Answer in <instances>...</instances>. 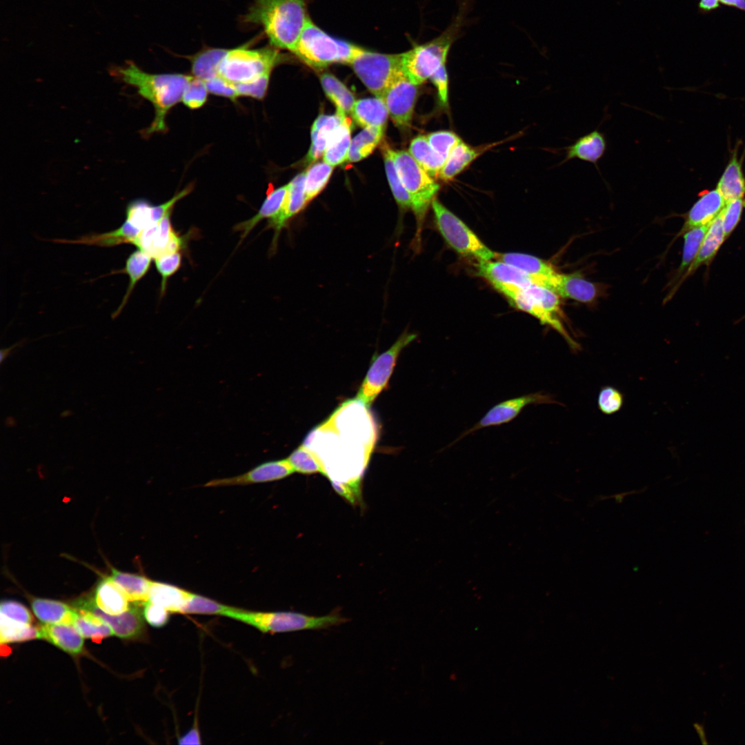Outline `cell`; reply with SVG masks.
I'll return each mask as SVG.
<instances>
[{"label":"cell","mask_w":745,"mask_h":745,"mask_svg":"<svg viewBox=\"0 0 745 745\" xmlns=\"http://www.w3.org/2000/svg\"><path fill=\"white\" fill-rule=\"evenodd\" d=\"M112 74L123 83L133 86L138 94L149 101L155 109V118L143 131L144 137L167 130L166 117L168 111L181 101L183 94L192 76L183 74H151L140 69L133 61L115 67Z\"/></svg>","instance_id":"obj_1"},{"label":"cell","mask_w":745,"mask_h":745,"mask_svg":"<svg viewBox=\"0 0 745 745\" xmlns=\"http://www.w3.org/2000/svg\"><path fill=\"white\" fill-rule=\"evenodd\" d=\"M309 1L252 0L244 21L261 26L272 46L293 53L309 19Z\"/></svg>","instance_id":"obj_2"},{"label":"cell","mask_w":745,"mask_h":745,"mask_svg":"<svg viewBox=\"0 0 745 745\" xmlns=\"http://www.w3.org/2000/svg\"><path fill=\"white\" fill-rule=\"evenodd\" d=\"M255 627L262 633H279L321 630L340 625L347 619L337 613L313 616L297 612H256L229 606L224 615Z\"/></svg>","instance_id":"obj_3"},{"label":"cell","mask_w":745,"mask_h":745,"mask_svg":"<svg viewBox=\"0 0 745 745\" xmlns=\"http://www.w3.org/2000/svg\"><path fill=\"white\" fill-rule=\"evenodd\" d=\"M362 49L330 36L309 17L293 54L308 66L322 69L337 63L350 65Z\"/></svg>","instance_id":"obj_4"},{"label":"cell","mask_w":745,"mask_h":745,"mask_svg":"<svg viewBox=\"0 0 745 745\" xmlns=\"http://www.w3.org/2000/svg\"><path fill=\"white\" fill-rule=\"evenodd\" d=\"M463 19V15H457L439 37L400 54L403 71L414 84L423 83L446 66L450 48L459 32Z\"/></svg>","instance_id":"obj_5"},{"label":"cell","mask_w":745,"mask_h":745,"mask_svg":"<svg viewBox=\"0 0 745 745\" xmlns=\"http://www.w3.org/2000/svg\"><path fill=\"white\" fill-rule=\"evenodd\" d=\"M279 50L272 46L259 49L246 46L228 49L219 65V75L230 83L237 84L271 73L282 60Z\"/></svg>","instance_id":"obj_6"},{"label":"cell","mask_w":745,"mask_h":745,"mask_svg":"<svg viewBox=\"0 0 745 745\" xmlns=\"http://www.w3.org/2000/svg\"><path fill=\"white\" fill-rule=\"evenodd\" d=\"M395 167L405 189L409 194L418 227L439 190V184L412 157L408 150L392 151Z\"/></svg>","instance_id":"obj_7"},{"label":"cell","mask_w":745,"mask_h":745,"mask_svg":"<svg viewBox=\"0 0 745 745\" xmlns=\"http://www.w3.org/2000/svg\"><path fill=\"white\" fill-rule=\"evenodd\" d=\"M437 228L457 253L477 260L495 259L496 253L486 246L468 226L435 198L431 203Z\"/></svg>","instance_id":"obj_8"},{"label":"cell","mask_w":745,"mask_h":745,"mask_svg":"<svg viewBox=\"0 0 745 745\" xmlns=\"http://www.w3.org/2000/svg\"><path fill=\"white\" fill-rule=\"evenodd\" d=\"M350 65L369 91L381 99L393 81L403 72L400 54H382L365 49Z\"/></svg>","instance_id":"obj_9"},{"label":"cell","mask_w":745,"mask_h":745,"mask_svg":"<svg viewBox=\"0 0 745 745\" xmlns=\"http://www.w3.org/2000/svg\"><path fill=\"white\" fill-rule=\"evenodd\" d=\"M417 335L404 332L386 351L372 361L358 390L356 399L369 407L386 388L401 350L414 341Z\"/></svg>","instance_id":"obj_10"},{"label":"cell","mask_w":745,"mask_h":745,"mask_svg":"<svg viewBox=\"0 0 745 745\" xmlns=\"http://www.w3.org/2000/svg\"><path fill=\"white\" fill-rule=\"evenodd\" d=\"M172 210L159 222L143 228L138 235L134 245L149 254L152 259L165 253L181 251L188 243L191 232L179 236L174 230L170 220Z\"/></svg>","instance_id":"obj_11"},{"label":"cell","mask_w":745,"mask_h":745,"mask_svg":"<svg viewBox=\"0 0 745 745\" xmlns=\"http://www.w3.org/2000/svg\"><path fill=\"white\" fill-rule=\"evenodd\" d=\"M74 608L91 613L107 623L115 635L126 639H136L146 633L144 617L138 604L119 615H110L100 609L93 599L83 598L74 603Z\"/></svg>","instance_id":"obj_12"},{"label":"cell","mask_w":745,"mask_h":745,"mask_svg":"<svg viewBox=\"0 0 745 745\" xmlns=\"http://www.w3.org/2000/svg\"><path fill=\"white\" fill-rule=\"evenodd\" d=\"M417 97V86L403 71L386 90L384 101L395 125L401 129L410 126Z\"/></svg>","instance_id":"obj_13"},{"label":"cell","mask_w":745,"mask_h":745,"mask_svg":"<svg viewBox=\"0 0 745 745\" xmlns=\"http://www.w3.org/2000/svg\"><path fill=\"white\" fill-rule=\"evenodd\" d=\"M556 403L550 395L543 393H529L505 400L493 406L479 421L461 435L455 441L482 428L508 423L516 418L527 406Z\"/></svg>","instance_id":"obj_14"},{"label":"cell","mask_w":745,"mask_h":745,"mask_svg":"<svg viewBox=\"0 0 745 745\" xmlns=\"http://www.w3.org/2000/svg\"><path fill=\"white\" fill-rule=\"evenodd\" d=\"M494 287L504 295L516 308L533 315L542 324L548 325L558 332L574 350L579 348L578 344L570 336L556 315L542 308L522 289L508 285H495Z\"/></svg>","instance_id":"obj_15"},{"label":"cell","mask_w":745,"mask_h":745,"mask_svg":"<svg viewBox=\"0 0 745 745\" xmlns=\"http://www.w3.org/2000/svg\"><path fill=\"white\" fill-rule=\"evenodd\" d=\"M306 173V172H302L298 174L288 183L287 196L281 211L268 221L266 229L272 228L275 232L271 249H275L276 247L279 233L283 228L308 203L305 190Z\"/></svg>","instance_id":"obj_16"},{"label":"cell","mask_w":745,"mask_h":745,"mask_svg":"<svg viewBox=\"0 0 745 745\" xmlns=\"http://www.w3.org/2000/svg\"><path fill=\"white\" fill-rule=\"evenodd\" d=\"M295 472L287 459L270 461L235 477L212 480L206 486H223L262 483L283 479Z\"/></svg>","instance_id":"obj_17"},{"label":"cell","mask_w":745,"mask_h":745,"mask_svg":"<svg viewBox=\"0 0 745 745\" xmlns=\"http://www.w3.org/2000/svg\"><path fill=\"white\" fill-rule=\"evenodd\" d=\"M606 150L607 141L605 135L596 128L578 137L573 143L562 148L564 159L559 165L573 159H577L593 164L600 174L598 163L604 156Z\"/></svg>","instance_id":"obj_18"},{"label":"cell","mask_w":745,"mask_h":745,"mask_svg":"<svg viewBox=\"0 0 745 745\" xmlns=\"http://www.w3.org/2000/svg\"><path fill=\"white\" fill-rule=\"evenodd\" d=\"M476 269L478 275L493 286L508 285L524 288L531 284H537L535 279L525 272L497 259L478 260Z\"/></svg>","instance_id":"obj_19"},{"label":"cell","mask_w":745,"mask_h":745,"mask_svg":"<svg viewBox=\"0 0 745 745\" xmlns=\"http://www.w3.org/2000/svg\"><path fill=\"white\" fill-rule=\"evenodd\" d=\"M549 289L560 297L571 299L582 303L593 301L599 293L596 284L575 273L557 272L551 279Z\"/></svg>","instance_id":"obj_20"},{"label":"cell","mask_w":745,"mask_h":745,"mask_svg":"<svg viewBox=\"0 0 745 745\" xmlns=\"http://www.w3.org/2000/svg\"><path fill=\"white\" fill-rule=\"evenodd\" d=\"M725 204L724 199L717 189L702 194L688 212L680 233L709 224L720 213Z\"/></svg>","instance_id":"obj_21"},{"label":"cell","mask_w":745,"mask_h":745,"mask_svg":"<svg viewBox=\"0 0 745 745\" xmlns=\"http://www.w3.org/2000/svg\"><path fill=\"white\" fill-rule=\"evenodd\" d=\"M495 259L518 268L535 279L538 285L547 288L551 278L557 272L546 261L527 254L496 253Z\"/></svg>","instance_id":"obj_22"},{"label":"cell","mask_w":745,"mask_h":745,"mask_svg":"<svg viewBox=\"0 0 745 745\" xmlns=\"http://www.w3.org/2000/svg\"><path fill=\"white\" fill-rule=\"evenodd\" d=\"M346 115H319L311 128V145L306 155L308 163H313L323 155L336 129L341 124Z\"/></svg>","instance_id":"obj_23"},{"label":"cell","mask_w":745,"mask_h":745,"mask_svg":"<svg viewBox=\"0 0 745 745\" xmlns=\"http://www.w3.org/2000/svg\"><path fill=\"white\" fill-rule=\"evenodd\" d=\"M40 639H45L62 650L77 655L83 649V638L73 624H52L39 626Z\"/></svg>","instance_id":"obj_24"},{"label":"cell","mask_w":745,"mask_h":745,"mask_svg":"<svg viewBox=\"0 0 745 745\" xmlns=\"http://www.w3.org/2000/svg\"><path fill=\"white\" fill-rule=\"evenodd\" d=\"M495 145L496 143H492L474 148L461 141L450 152L438 177L444 181L453 179L479 155Z\"/></svg>","instance_id":"obj_25"},{"label":"cell","mask_w":745,"mask_h":745,"mask_svg":"<svg viewBox=\"0 0 745 745\" xmlns=\"http://www.w3.org/2000/svg\"><path fill=\"white\" fill-rule=\"evenodd\" d=\"M93 600L100 609L110 615L123 613L131 606L126 593L110 577L99 582Z\"/></svg>","instance_id":"obj_26"},{"label":"cell","mask_w":745,"mask_h":745,"mask_svg":"<svg viewBox=\"0 0 745 745\" xmlns=\"http://www.w3.org/2000/svg\"><path fill=\"white\" fill-rule=\"evenodd\" d=\"M350 115L360 126L386 129L388 111L383 99L376 97L356 100Z\"/></svg>","instance_id":"obj_27"},{"label":"cell","mask_w":745,"mask_h":745,"mask_svg":"<svg viewBox=\"0 0 745 745\" xmlns=\"http://www.w3.org/2000/svg\"><path fill=\"white\" fill-rule=\"evenodd\" d=\"M288 183L279 187L269 193L259 208L258 212L252 218L238 223L234 226V230L241 232V241L244 240L256 225L264 219H271L281 210L287 196Z\"/></svg>","instance_id":"obj_28"},{"label":"cell","mask_w":745,"mask_h":745,"mask_svg":"<svg viewBox=\"0 0 745 745\" xmlns=\"http://www.w3.org/2000/svg\"><path fill=\"white\" fill-rule=\"evenodd\" d=\"M190 593L174 585L152 581L148 600L170 613H181Z\"/></svg>","instance_id":"obj_29"},{"label":"cell","mask_w":745,"mask_h":745,"mask_svg":"<svg viewBox=\"0 0 745 745\" xmlns=\"http://www.w3.org/2000/svg\"><path fill=\"white\" fill-rule=\"evenodd\" d=\"M725 238L720 212L711 222L699 250L686 270L685 276L695 272L700 266L708 264L716 255Z\"/></svg>","instance_id":"obj_30"},{"label":"cell","mask_w":745,"mask_h":745,"mask_svg":"<svg viewBox=\"0 0 745 745\" xmlns=\"http://www.w3.org/2000/svg\"><path fill=\"white\" fill-rule=\"evenodd\" d=\"M717 190L722 196L725 202L743 198L745 194V179L742 165L735 150L726 168L720 177Z\"/></svg>","instance_id":"obj_31"},{"label":"cell","mask_w":745,"mask_h":745,"mask_svg":"<svg viewBox=\"0 0 745 745\" xmlns=\"http://www.w3.org/2000/svg\"><path fill=\"white\" fill-rule=\"evenodd\" d=\"M32 608L36 617L43 623L72 624L77 610L68 604L52 599L34 598Z\"/></svg>","instance_id":"obj_32"},{"label":"cell","mask_w":745,"mask_h":745,"mask_svg":"<svg viewBox=\"0 0 745 745\" xmlns=\"http://www.w3.org/2000/svg\"><path fill=\"white\" fill-rule=\"evenodd\" d=\"M228 49L209 48L191 56L192 76L204 81L219 75V65Z\"/></svg>","instance_id":"obj_33"},{"label":"cell","mask_w":745,"mask_h":745,"mask_svg":"<svg viewBox=\"0 0 745 745\" xmlns=\"http://www.w3.org/2000/svg\"><path fill=\"white\" fill-rule=\"evenodd\" d=\"M351 122L346 117L333 132L323 154V161L332 166L346 162L351 143Z\"/></svg>","instance_id":"obj_34"},{"label":"cell","mask_w":745,"mask_h":745,"mask_svg":"<svg viewBox=\"0 0 745 745\" xmlns=\"http://www.w3.org/2000/svg\"><path fill=\"white\" fill-rule=\"evenodd\" d=\"M152 257L141 249L132 252L127 258L125 267L121 272L129 276V284L120 306L113 313L112 317H117L127 303L135 285L148 272Z\"/></svg>","instance_id":"obj_35"},{"label":"cell","mask_w":745,"mask_h":745,"mask_svg":"<svg viewBox=\"0 0 745 745\" xmlns=\"http://www.w3.org/2000/svg\"><path fill=\"white\" fill-rule=\"evenodd\" d=\"M408 152L431 177H438L446 159L433 149L426 136L420 135L415 137L410 141Z\"/></svg>","instance_id":"obj_36"},{"label":"cell","mask_w":745,"mask_h":745,"mask_svg":"<svg viewBox=\"0 0 745 745\" xmlns=\"http://www.w3.org/2000/svg\"><path fill=\"white\" fill-rule=\"evenodd\" d=\"M112 580L126 593L130 602L143 603L148 599L150 580L142 575L126 573L112 568Z\"/></svg>","instance_id":"obj_37"},{"label":"cell","mask_w":745,"mask_h":745,"mask_svg":"<svg viewBox=\"0 0 745 745\" xmlns=\"http://www.w3.org/2000/svg\"><path fill=\"white\" fill-rule=\"evenodd\" d=\"M385 130L376 127L364 128L351 140L346 162H357L370 155L380 143Z\"/></svg>","instance_id":"obj_38"},{"label":"cell","mask_w":745,"mask_h":745,"mask_svg":"<svg viewBox=\"0 0 745 745\" xmlns=\"http://www.w3.org/2000/svg\"><path fill=\"white\" fill-rule=\"evenodd\" d=\"M320 79L326 96L336 106L337 112L350 115L356 100L348 88L329 73L322 74Z\"/></svg>","instance_id":"obj_39"},{"label":"cell","mask_w":745,"mask_h":745,"mask_svg":"<svg viewBox=\"0 0 745 745\" xmlns=\"http://www.w3.org/2000/svg\"><path fill=\"white\" fill-rule=\"evenodd\" d=\"M72 624L83 637L94 642L114 635L107 623L88 611L77 610Z\"/></svg>","instance_id":"obj_40"},{"label":"cell","mask_w":745,"mask_h":745,"mask_svg":"<svg viewBox=\"0 0 745 745\" xmlns=\"http://www.w3.org/2000/svg\"><path fill=\"white\" fill-rule=\"evenodd\" d=\"M392 151L393 149L386 144H384L382 147V154L388 183L398 206L403 210L411 209V199L399 177Z\"/></svg>","instance_id":"obj_41"},{"label":"cell","mask_w":745,"mask_h":745,"mask_svg":"<svg viewBox=\"0 0 745 745\" xmlns=\"http://www.w3.org/2000/svg\"><path fill=\"white\" fill-rule=\"evenodd\" d=\"M0 633L1 643L40 639L39 626L16 622L3 615L0 619Z\"/></svg>","instance_id":"obj_42"},{"label":"cell","mask_w":745,"mask_h":745,"mask_svg":"<svg viewBox=\"0 0 745 745\" xmlns=\"http://www.w3.org/2000/svg\"><path fill=\"white\" fill-rule=\"evenodd\" d=\"M333 168L323 161L313 163L306 171L305 190L307 202L324 188L332 175Z\"/></svg>","instance_id":"obj_43"},{"label":"cell","mask_w":745,"mask_h":745,"mask_svg":"<svg viewBox=\"0 0 745 745\" xmlns=\"http://www.w3.org/2000/svg\"><path fill=\"white\" fill-rule=\"evenodd\" d=\"M710 223L695 227L686 231L684 233L683 255L682 258V262L680 264V266L678 270V272L679 274H681L685 270H687L691 264L694 261L699 250L705 235L707 232Z\"/></svg>","instance_id":"obj_44"},{"label":"cell","mask_w":745,"mask_h":745,"mask_svg":"<svg viewBox=\"0 0 745 745\" xmlns=\"http://www.w3.org/2000/svg\"><path fill=\"white\" fill-rule=\"evenodd\" d=\"M295 472L302 474L320 473L324 475V468L316 455L304 444L296 448L287 458Z\"/></svg>","instance_id":"obj_45"},{"label":"cell","mask_w":745,"mask_h":745,"mask_svg":"<svg viewBox=\"0 0 745 745\" xmlns=\"http://www.w3.org/2000/svg\"><path fill=\"white\" fill-rule=\"evenodd\" d=\"M152 206L148 201L139 199L131 201L126 208V220L141 231L154 221Z\"/></svg>","instance_id":"obj_46"},{"label":"cell","mask_w":745,"mask_h":745,"mask_svg":"<svg viewBox=\"0 0 745 745\" xmlns=\"http://www.w3.org/2000/svg\"><path fill=\"white\" fill-rule=\"evenodd\" d=\"M229 606L201 595L190 593L181 613L223 616Z\"/></svg>","instance_id":"obj_47"},{"label":"cell","mask_w":745,"mask_h":745,"mask_svg":"<svg viewBox=\"0 0 745 745\" xmlns=\"http://www.w3.org/2000/svg\"><path fill=\"white\" fill-rule=\"evenodd\" d=\"M521 289L546 311L555 315L561 314L560 297L553 290L537 284H531Z\"/></svg>","instance_id":"obj_48"},{"label":"cell","mask_w":745,"mask_h":745,"mask_svg":"<svg viewBox=\"0 0 745 745\" xmlns=\"http://www.w3.org/2000/svg\"><path fill=\"white\" fill-rule=\"evenodd\" d=\"M157 272L161 277L160 294L162 296L166 291L168 279L180 268L181 266V252L165 253L155 259Z\"/></svg>","instance_id":"obj_49"},{"label":"cell","mask_w":745,"mask_h":745,"mask_svg":"<svg viewBox=\"0 0 745 745\" xmlns=\"http://www.w3.org/2000/svg\"><path fill=\"white\" fill-rule=\"evenodd\" d=\"M426 138L433 149L446 160L452 150L462 141L456 133L449 130L433 132Z\"/></svg>","instance_id":"obj_50"},{"label":"cell","mask_w":745,"mask_h":745,"mask_svg":"<svg viewBox=\"0 0 745 745\" xmlns=\"http://www.w3.org/2000/svg\"><path fill=\"white\" fill-rule=\"evenodd\" d=\"M208 90L203 80L192 76L183 94V103L190 109L201 107L206 101Z\"/></svg>","instance_id":"obj_51"},{"label":"cell","mask_w":745,"mask_h":745,"mask_svg":"<svg viewBox=\"0 0 745 745\" xmlns=\"http://www.w3.org/2000/svg\"><path fill=\"white\" fill-rule=\"evenodd\" d=\"M623 404V395L615 387L606 386L599 390L597 396V406L602 413L614 414L622 408Z\"/></svg>","instance_id":"obj_52"},{"label":"cell","mask_w":745,"mask_h":745,"mask_svg":"<svg viewBox=\"0 0 745 745\" xmlns=\"http://www.w3.org/2000/svg\"><path fill=\"white\" fill-rule=\"evenodd\" d=\"M744 206L745 201L743 198L733 199L726 203L721 211L725 237L729 236L737 225Z\"/></svg>","instance_id":"obj_53"},{"label":"cell","mask_w":745,"mask_h":745,"mask_svg":"<svg viewBox=\"0 0 745 745\" xmlns=\"http://www.w3.org/2000/svg\"><path fill=\"white\" fill-rule=\"evenodd\" d=\"M270 74L271 73H267L250 82L234 84V86L239 96L262 99L266 95Z\"/></svg>","instance_id":"obj_54"},{"label":"cell","mask_w":745,"mask_h":745,"mask_svg":"<svg viewBox=\"0 0 745 745\" xmlns=\"http://www.w3.org/2000/svg\"><path fill=\"white\" fill-rule=\"evenodd\" d=\"M0 615L26 624H31L32 622V616L29 610L22 604L12 600L1 602Z\"/></svg>","instance_id":"obj_55"},{"label":"cell","mask_w":745,"mask_h":745,"mask_svg":"<svg viewBox=\"0 0 745 745\" xmlns=\"http://www.w3.org/2000/svg\"><path fill=\"white\" fill-rule=\"evenodd\" d=\"M143 615L146 621L152 626L161 628L169 621L170 613L162 606L147 600L142 603Z\"/></svg>","instance_id":"obj_56"},{"label":"cell","mask_w":745,"mask_h":745,"mask_svg":"<svg viewBox=\"0 0 745 745\" xmlns=\"http://www.w3.org/2000/svg\"><path fill=\"white\" fill-rule=\"evenodd\" d=\"M207 89L211 94L228 98L235 101L239 96L234 84L227 81L219 75L205 81Z\"/></svg>","instance_id":"obj_57"},{"label":"cell","mask_w":745,"mask_h":745,"mask_svg":"<svg viewBox=\"0 0 745 745\" xmlns=\"http://www.w3.org/2000/svg\"><path fill=\"white\" fill-rule=\"evenodd\" d=\"M430 80L437 89L441 105L446 107L448 103V75L446 66L441 67Z\"/></svg>","instance_id":"obj_58"},{"label":"cell","mask_w":745,"mask_h":745,"mask_svg":"<svg viewBox=\"0 0 745 745\" xmlns=\"http://www.w3.org/2000/svg\"><path fill=\"white\" fill-rule=\"evenodd\" d=\"M201 743L200 734L197 724L179 739V744H200Z\"/></svg>","instance_id":"obj_59"},{"label":"cell","mask_w":745,"mask_h":745,"mask_svg":"<svg viewBox=\"0 0 745 745\" xmlns=\"http://www.w3.org/2000/svg\"><path fill=\"white\" fill-rule=\"evenodd\" d=\"M719 0H699V9L702 12H709L719 7Z\"/></svg>","instance_id":"obj_60"},{"label":"cell","mask_w":745,"mask_h":745,"mask_svg":"<svg viewBox=\"0 0 745 745\" xmlns=\"http://www.w3.org/2000/svg\"><path fill=\"white\" fill-rule=\"evenodd\" d=\"M720 3L734 7L745 12V0H719Z\"/></svg>","instance_id":"obj_61"},{"label":"cell","mask_w":745,"mask_h":745,"mask_svg":"<svg viewBox=\"0 0 745 745\" xmlns=\"http://www.w3.org/2000/svg\"><path fill=\"white\" fill-rule=\"evenodd\" d=\"M15 424H16V422H15V420H14V419L13 418H11V417H8V419H6V424H7V426H14V425H15Z\"/></svg>","instance_id":"obj_62"}]
</instances>
